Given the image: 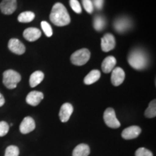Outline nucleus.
Listing matches in <instances>:
<instances>
[{
    "instance_id": "nucleus-1",
    "label": "nucleus",
    "mask_w": 156,
    "mask_h": 156,
    "mask_svg": "<svg viewBox=\"0 0 156 156\" xmlns=\"http://www.w3.org/2000/svg\"><path fill=\"white\" fill-rule=\"evenodd\" d=\"M51 23L56 26L62 27L69 24L70 16L68 12L62 3H56L52 7L50 14Z\"/></svg>"
},
{
    "instance_id": "nucleus-2",
    "label": "nucleus",
    "mask_w": 156,
    "mask_h": 156,
    "mask_svg": "<svg viewBox=\"0 0 156 156\" xmlns=\"http://www.w3.org/2000/svg\"><path fill=\"white\" fill-rule=\"evenodd\" d=\"M128 62L134 69L137 70L145 69L148 64L147 54L140 48L134 49L129 54Z\"/></svg>"
},
{
    "instance_id": "nucleus-3",
    "label": "nucleus",
    "mask_w": 156,
    "mask_h": 156,
    "mask_svg": "<svg viewBox=\"0 0 156 156\" xmlns=\"http://www.w3.org/2000/svg\"><path fill=\"white\" fill-rule=\"evenodd\" d=\"M20 80L21 75L15 70H6L3 73V84L7 88L10 90L16 88L17 83Z\"/></svg>"
},
{
    "instance_id": "nucleus-4",
    "label": "nucleus",
    "mask_w": 156,
    "mask_h": 156,
    "mask_svg": "<svg viewBox=\"0 0 156 156\" xmlns=\"http://www.w3.org/2000/svg\"><path fill=\"white\" fill-rule=\"evenodd\" d=\"M90 58V52L87 48H82V49L76 51L72 54L71 62L73 64L77 66L84 65L89 61Z\"/></svg>"
},
{
    "instance_id": "nucleus-5",
    "label": "nucleus",
    "mask_w": 156,
    "mask_h": 156,
    "mask_svg": "<svg viewBox=\"0 0 156 156\" xmlns=\"http://www.w3.org/2000/svg\"><path fill=\"white\" fill-rule=\"evenodd\" d=\"M103 120H104L105 124L110 128L117 129L121 126L119 121L117 119L116 116L114 109L112 108L106 109L103 114Z\"/></svg>"
},
{
    "instance_id": "nucleus-6",
    "label": "nucleus",
    "mask_w": 156,
    "mask_h": 156,
    "mask_svg": "<svg viewBox=\"0 0 156 156\" xmlns=\"http://www.w3.org/2000/svg\"><path fill=\"white\" fill-rule=\"evenodd\" d=\"M131 27V21L126 17H122L117 18L114 23V28L116 32L122 33L125 32Z\"/></svg>"
},
{
    "instance_id": "nucleus-7",
    "label": "nucleus",
    "mask_w": 156,
    "mask_h": 156,
    "mask_svg": "<svg viewBox=\"0 0 156 156\" xmlns=\"http://www.w3.org/2000/svg\"><path fill=\"white\" fill-rule=\"evenodd\" d=\"M101 49L104 52L110 51L113 50L116 46V41L114 36L111 34H107L104 35L101 38Z\"/></svg>"
},
{
    "instance_id": "nucleus-8",
    "label": "nucleus",
    "mask_w": 156,
    "mask_h": 156,
    "mask_svg": "<svg viewBox=\"0 0 156 156\" xmlns=\"http://www.w3.org/2000/svg\"><path fill=\"white\" fill-rule=\"evenodd\" d=\"M36 128V123L32 117L26 116L23 119L20 125V131L23 134H26L33 132Z\"/></svg>"
},
{
    "instance_id": "nucleus-9",
    "label": "nucleus",
    "mask_w": 156,
    "mask_h": 156,
    "mask_svg": "<svg viewBox=\"0 0 156 156\" xmlns=\"http://www.w3.org/2000/svg\"><path fill=\"white\" fill-rule=\"evenodd\" d=\"M8 48L12 53L22 55L25 52V46L17 38H11L9 41Z\"/></svg>"
},
{
    "instance_id": "nucleus-10",
    "label": "nucleus",
    "mask_w": 156,
    "mask_h": 156,
    "mask_svg": "<svg viewBox=\"0 0 156 156\" xmlns=\"http://www.w3.org/2000/svg\"><path fill=\"white\" fill-rule=\"evenodd\" d=\"M125 79V73L121 67H114L112 71V77L111 80L114 86H119L122 85Z\"/></svg>"
},
{
    "instance_id": "nucleus-11",
    "label": "nucleus",
    "mask_w": 156,
    "mask_h": 156,
    "mask_svg": "<svg viewBox=\"0 0 156 156\" xmlns=\"http://www.w3.org/2000/svg\"><path fill=\"white\" fill-rule=\"evenodd\" d=\"M142 129L138 126H131L124 129L122 132V136L124 140H133L141 133Z\"/></svg>"
},
{
    "instance_id": "nucleus-12",
    "label": "nucleus",
    "mask_w": 156,
    "mask_h": 156,
    "mask_svg": "<svg viewBox=\"0 0 156 156\" xmlns=\"http://www.w3.org/2000/svg\"><path fill=\"white\" fill-rule=\"evenodd\" d=\"M17 9V0H2L0 4V9L5 15L12 14Z\"/></svg>"
},
{
    "instance_id": "nucleus-13",
    "label": "nucleus",
    "mask_w": 156,
    "mask_h": 156,
    "mask_svg": "<svg viewBox=\"0 0 156 156\" xmlns=\"http://www.w3.org/2000/svg\"><path fill=\"white\" fill-rule=\"evenodd\" d=\"M73 106L71 103H65L61 106L59 111V119L62 122H67L73 113Z\"/></svg>"
},
{
    "instance_id": "nucleus-14",
    "label": "nucleus",
    "mask_w": 156,
    "mask_h": 156,
    "mask_svg": "<svg viewBox=\"0 0 156 156\" xmlns=\"http://www.w3.org/2000/svg\"><path fill=\"white\" fill-rule=\"evenodd\" d=\"M44 93L41 92H39V91H31L27 95L25 101H26V103L30 105V106H36L44 99Z\"/></svg>"
},
{
    "instance_id": "nucleus-15",
    "label": "nucleus",
    "mask_w": 156,
    "mask_h": 156,
    "mask_svg": "<svg viewBox=\"0 0 156 156\" xmlns=\"http://www.w3.org/2000/svg\"><path fill=\"white\" fill-rule=\"evenodd\" d=\"M41 36V32L36 28H28L25 29L23 32V37L28 41L33 42Z\"/></svg>"
},
{
    "instance_id": "nucleus-16",
    "label": "nucleus",
    "mask_w": 156,
    "mask_h": 156,
    "mask_svg": "<svg viewBox=\"0 0 156 156\" xmlns=\"http://www.w3.org/2000/svg\"><path fill=\"white\" fill-rule=\"evenodd\" d=\"M116 64V59L114 56H108L103 60L101 68L104 73H109L114 69Z\"/></svg>"
},
{
    "instance_id": "nucleus-17",
    "label": "nucleus",
    "mask_w": 156,
    "mask_h": 156,
    "mask_svg": "<svg viewBox=\"0 0 156 156\" xmlns=\"http://www.w3.org/2000/svg\"><path fill=\"white\" fill-rule=\"evenodd\" d=\"M90 153V149L87 144H80L73 150V156H88Z\"/></svg>"
},
{
    "instance_id": "nucleus-18",
    "label": "nucleus",
    "mask_w": 156,
    "mask_h": 156,
    "mask_svg": "<svg viewBox=\"0 0 156 156\" xmlns=\"http://www.w3.org/2000/svg\"><path fill=\"white\" fill-rule=\"evenodd\" d=\"M101 72L99 70L94 69L87 74L86 77L84 78V83L85 85H92L100 79Z\"/></svg>"
},
{
    "instance_id": "nucleus-19",
    "label": "nucleus",
    "mask_w": 156,
    "mask_h": 156,
    "mask_svg": "<svg viewBox=\"0 0 156 156\" xmlns=\"http://www.w3.org/2000/svg\"><path fill=\"white\" fill-rule=\"evenodd\" d=\"M44 78V74L41 71H36L34 72L30 77V85L31 87H35L39 85L43 81Z\"/></svg>"
},
{
    "instance_id": "nucleus-20",
    "label": "nucleus",
    "mask_w": 156,
    "mask_h": 156,
    "mask_svg": "<svg viewBox=\"0 0 156 156\" xmlns=\"http://www.w3.org/2000/svg\"><path fill=\"white\" fill-rule=\"evenodd\" d=\"M106 25V21L104 17L101 15H97L93 20V27L97 31H101L105 28Z\"/></svg>"
},
{
    "instance_id": "nucleus-21",
    "label": "nucleus",
    "mask_w": 156,
    "mask_h": 156,
    "mask_svg": "<svg viewBox=\"0 0 156 156\" xmlns=\"http://www.w3.org/2000/svg\"><path fill=\"white\" fill-rule=\"evenodd\" d=\"M35 18V14L33 12H23L19 15L17 20L20 23H30Z\"/></svg>"
},
{
    "instance_id": "nucleus-22",
    "label": "nucleus",
    "mask_w": 156,
    "mask_h": 156,
    "mask_svg": "<svg viewBox=\"0 0 156 156\" xmlns=\"http://www.w3.org/2000/svg\"><path fill=\"white\" fill-rule=\"evenodd\" d=\"M145 116L147 118H154L156 116V101L154 99L150 103L149 106L145 110Z\"/></svg>"
},
{
    "instance_id": "nucleus-23",
    "label": "nucleus",
    "mask_w": 156,
    "mask_h": 156,
    "mask_svg": "<svg viewBox=\"0 0 156 156\" xmlns=\"http://www.w3.org/2000/svg\"><path fill=\"white\" fill-rule=\"evenodd\" d=\"M20 150L15 145H9L6 148L5 156H19Z\"/></svg>"
},
{
    "instance_id": "nucleus-24",
    "label": "nucleus",
    "mask_w": 156,
    "mask_h": 156,
    "mask_svg": "<svg viewBox=\"0 0 156 156\" xmlns=\"http://www.w3.org/2000/svg\"><path fill=\"white\" fill-rule=\"evenodd\" d=\"M41 25L42 30H44V34L46 36L51 37L53 35V30H52V28L49 23H48L46 21H42Z\"/></svg>"
},
{
    "instance_id": "nucleus-25",
    "label": "nucleus",
    "mask_w": 156,
    "mask_h": 156,
    "mask_svg": "<svg viewBox=\"0 0 156 156\" xmlns=\"http://www.w3.org/2000/svg\"><path fill=\"white\" fill-rule=\"evenodd\" d=\"M9 126L5 121L0 122V136H4L8 133Z\"/></svg>"
},
{
    "instance_id": "nucleus-26",
    "label": "nucleus",
    "mask_w": 156,
    "mask_h": 156,
    "mask_svg": "<svg viewBox=\"0 0 156 156\" xmlns=\"http://www.w3.org/2000/svg\"><path fill=\"white\" fill-rule=\"evenodd\" d=\"M135 156H153V154L145 147H140L136 151Z\"/></svg>"
},
{
    "instance_id": "nucleus-27",
    "label": "nucleus",
    "mask_w": 156,
    "mask_h": 156,
    "mask_svg": "<svg viewBox=\"0 0 156 156\" xmlns=\"http://www.w3.org/2000/svg\"><path fill=\"white\" fill-rule=\"evenodd\" d=\"M69 4H70V7H71V8L73 9L76 13L80 14V13L82 12V8H81L80 4L79 3L78 0H69Z\"/></svg>"
},
{
    "instance_id": "nucleus-28",
    "label": "nucleus",
    "mask_w": 156,
    "mask_h": 156,
    "mask_svg": "<svg viewBox=\"0 0 156 156\" xmlns=\"http://www.w3.org/2000/svg\"><path fill=\"white\" fill-rule=\"evenodd\" d=\"M84 8L87 12L91 14L94 10V6L93 5V2L91 0H82Z\"/></svg>"
},
{
    "instance_id": "nucleus-29",
    "label": "nucleus",
    "mask_w": 156,
    "mask_h": 156,
    "mask_svg": "<svg viewBox=\"0 0 156 156\" xmlns=\"http://www.w3.org/2000/svg\"><path fill=\"white\" fill-rule=\"evenodd\" d=\"M92 2L95 8L100 10V9L103 8L104 0H93V2Z\"/></svg>"
},
{
    "instance_id": "nucleus-30",
    "label": "nucleus",
    "mask_w": 156,
    "mask_h": 156,
    "mask_svg": "<svg viewBox=\"0 0 156 156\" xmlns=\"http://www.w3.org/2000/svg\"><path fill=\"white\" fill-rule=\"evenodd\" d=\"M5 103V98H4L3 95L0 93V107L3 106L4 104Z\"/></svg>"
}]
</instances>
